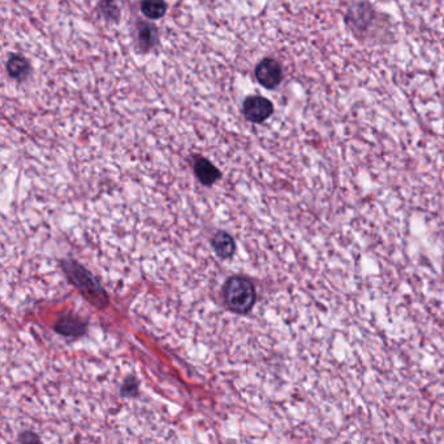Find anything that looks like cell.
Returning a JSON list of instances; mask_svg holds the SVG:
<instances>
[{
	"label": "cell",
	"mask_w": 444,
	"mask_h": 444,
	"mask_svg": "<svg viewBox=\"0 0 444 444\" xmlns=\"http://www.w3.org/2000/svg\"><path fill=\"white\" fill-rule=\"evenodd\" d=\"M256 78L266 89H275L283 80L282 65L275 59L266 57L256 66Z\"/></svg>",
	"instance_id": "3"
},
{
	"label": "cell",
	"mask_w": 444,
	"mask_h": 444,
	"mask_svg": "<svg viewBox=\"0 0 444 444\" xmlns=\"http://www.w3.org/2000/svg\"><path fill=\"white\" fill-rule=\"evenodd\" d=\"M7 72L10 77L22 81L25 80L30 73V64L28 59H25L21 55H12L7 62Z\"/></svg>",
	"instance_id": "7"
},
{
	"label": "cell",
	"mask_w": 444,
	"mask_h": 444,
	"mask_svg": "<svg viewBox=\"0 0 444 444\" xmlns=\"http://www.w3.org/2000/svg\"><path fill=\"white\" fill-rule=\"evenodd\" d=\"M193 173L198 182H201L206 186H211L221 178L219 168H216L209 159H206L204 156H195V160L193 162Z\"/></svg>",
	"instance_id": "4"
},
{
	"label": "cell",
	"mask_w": 444,
	"mask_h": 444,
	"mask_svg": "<svg viewBox=\"0 0 444 444\" xmlns=\"http://www.w3.org/2000/svg\"><path fill=\"white\" fill-rule=\"evenodd\" d=\"M99 10L102 12L103 17L109 21H116L120 16V10L118 8L115 0H101Z\"/></svg>",
	"instance_id": "9"
},
{
	"label": "cell",
	"mask_w": 444,
	"mask_h": 444,
	"mask_svg": "<svg viewBox=\"0 0 444 444\" xmlns=\"http://www.w3.org/2000/svg\"><path fill=\"white\" fill-rule=\"evenodd\" d=\"M137 43L142 51L151 50L158 42V29L150 22H139L137 25Z\"/></svg>",
	"instance_id": "6"
},
{
	"label": "cell",
	"mask_w": 444,
	"mask_h": 444,
	"mask_svg": "<svg viewBox=\"0 0 444 444\" xmlns=\"http://www.w3.org/2000/svg\"><path fill=\"white\" fill-rule=\"evenodd\" d=\"M211 247L214 252L218 255L223 260H230L233 255L236 254V242L227 231H218L211 236Z\"/></svg>",
	"instance_id": "5"
},
{
	"label": "cell",
	"mask_w": 444,
	"mask_h": 444,
	"mask_svg": "<svg viewBox=\"0 0 444 444\" xmlns=\"http://www.w3.org/2000/svg\"><path fill=\"white\" fill-rule=\"evenodd\" d=\"M274 113V106L268 98L251 95L242 103V115L253 124L265 122Z\"/></svg>",
	"instance_id": "2"
},
{
	"label": "cell",
	"mask_w": 444,
	"mask_h": 444,
	"mask_svg": "<svg viewBox=\"0 0 444 444\" xmlns=\"http://www.w3.org/2000/svg\"><path fill=\"white\" fill-rule=\"evenodd\" d=\"M141 12L150 20L162 18L166 15V1L165 0H142Z\"/></svg>",
	"instance_id": "8"
},
{
	"label": "cell",
	"mask_w": 444,
	"mask_h": 444,
	"mask_svg": "<svg viewBox=\"0 0 444 444\" xmlns=\"http://www.w3.org/2000/svg\"><path fill=\"white\" fill-rule=\"evenodd\" d=\"M222 298L226 307L236 315H248L257 301V289L250 278L240 274L224 282Z\"/></svg>",
	"instance_id": "1"
}]
</instances>
